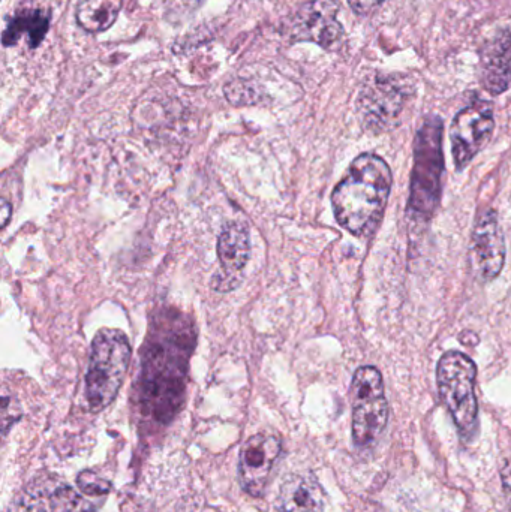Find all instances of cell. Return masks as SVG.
Masks as SVG:
<instances>
[{"label": "cell", "instance_id": "obj_1", "mask_svg": "<svg viewBox=\"0 0 511 512\" xmlns=\"http://www.w3.org/2000/svg\"><path fill=\"white\" fill-rule=\"evenodd\" d=\"M392 171L380 156L365 153L351 164L332 195L336 221L354 236H369L383 219Z\"/></svg>", "mask_w": 511, "mask_h": 512}, {"label": "cell", "instance_id": "obj_2", "mask_svg": "<svg viewBox=\"0 0 511 512\" xmlns=\"http://www.w3.org/2000/svg\"><path fill=\"white\" fill-rule=\"evenodd\" d=\"M131 343L123 331L102 328L96 333L86 375V397L93 412L104 411L122 387L131 361Z\"/></svg>", "mask_w": 511, "mask_h": 512}, {"label": "cell", "instance_id": "obj_3", "mask_svg": "<svg viewBox=\"0 0 511 512\" xmlns=\"http://www.w3.org/2000/svg\"><path fill=\"white\" fill-rule=\"evenodd\" d=\"M443 171V120L431 116L420 126L414 143L410 210L416 218L429 221L434 215L440 203Z\"/></svg>", "mask_w": 511, "mask_h": 512}, {"label": "cell", "instance_id": "obj_4", "mask_svg": "<svg viewBox=\"0 0 511 512\" xmlns=\"http://www.w3.org/2000/svg\"><path fill=\"white\" fill-rule=\"evenodd\" d=\"M476 376V364L461 352H447L438 363L437 381L441 399L465 441H471L479 427Z\"/></svg>", "mask_w": 511, "mask_h": 512}, {"label": "cell", "instance_id": "obj_5", "mask_svg": "<svg viewBox=\"0 0 511 512\" xmlns=\"http://www.w3.org/2000/svg\"><path fill=\"white\" fill-rule=\"evenodd\" d=\"M411 96L413 84L404 75H372L363 83L357 99L363 125L374 132L389 131L398 125Z\"/></svg>", "mask_w": 511, "mask_h": 512}, {"label": "cell", "instance_id": "obj_6", "mask_svg": "<svg viewBox=\"0 0 511 512\" xmlns=\"http://www.w3.org/2000/svg\"><path fill=\"white\" fill-rule=\"evenodd\" d=\"M353 439L357 447H369L383 435L389 421V403L384 393L383 376L372 366L354 373Z\"/></svg>", "mask_w": 511, "mask_h": 512}, {"label": "cell", "instance_id": "obj_7", "mask_svg": "<svg viewBox=\"0 0 511 512\" xmlns=\"http://www.w3.org/2000/svg\"><path fill=\"white\" fill-rule=\"evenodd\" d=\"M339 11L341 5L338 0H309L290 18L288 36L294 42H315L324 50H338L344 42Z\"/></svg>", "mask_w": 511, "mask_h": 512}, {"label": "cell", "instance_id": "obj_8", "mask_svg": "<svg viewBox=\"0 0 511 512\" xmlns=\"http://www.w3.org/2000/svg\"><path fill=\"white\" fill-rule=\"evenodd\" d=\"M282 453V442L278 436H252L240 450L239 483L248 495L261 498L266 495L273 469Z\"/></svg>", "mask_w": 511, "mask_h": 512}, {"label": "cell", "instance_id": "obj_9", "mask_svg": "<svg viewBox=\"0 0 511 512\" xmlns=\"http://www.w3.org/2000/svg\"><path fill=\"white\" fill-rule=\"evenodd\" d=\"M494 126V110L488 102H476L455 117L450 137L458 170L467 167L471 159L488 143Z\"/></svg>", "mask_w": 511, "mask_h": 512}, {"label": "cell", "instance_id": "obj_10", "mask_svg": "<svg viewBox=\"0 0 511 512\" xmlns=\"http://www.w3.org/2000/svg\"><path fill=\"white\" fill-rule=\"evenodd\" d=\"M480 83L491 95H501L511 84V32L498 30L480 51Z\"/></svg>", "mask_w": 511, "mask_h": 512}, {"label": "cell", "instance_id": "obj_11", "mask_svg": "<svg viewBox=\"0 0 511 512\" xmlns=\"http://www.w3.org/2000/svg\"><path fill=\"white\" fill-rule=\"evenodd\" d=\"M473 245L480 273L486 280H494L506 262V243L495 210L483 213L477 222Z\"/></svg>", "mask_w": 511, "mask_h": 512}, {"label": "cell", "instance_id": "obj_12", "mask_svg": "<svg viewBox=\"0 0 511 512\" xmlns=\"http://www.w3.org/2000/svg\"><path fill=\"white\" fill-rule=\"evenodd\" d=\"M326 508V493L312 474L287 477L276 499L278 512H326Z\"/></svg>", "mask_w": 511, "mask_h": 512}, {"label": "cell", "instance_id": "obj_13", "mask_svg": "<svg viewBox=\"0 0 511 512\" xmlns=\"http://www.w3.org/2000/svg\"><path fill=\"white\" fill-rule=\"evenodd\" d=\"M251 255V240H249L248 228L240 222H231L222 230L218 239V258L221 264L222 276H216V286L225 282L224 291L228 289V282H239V273H242Z\"/></svg>", "mask_w": 511, "mask_h": 512}, {"label": "cell", "instance_id": "obj_14", "mask_svg": "<svg viewBox=\"0 0 511 512\" xmlns=\"http://www.w3.org/2000/svg\"><path fill=\"white\" fill-rule=\"evenodd\" d=\"M69 490L54 480L33 481L12 501L6 512H54L62 507Z\"/></svg>", "mask_w": 511, "mask_h": 512}, {"label": "cell", "instance_id": "obj_15", "mask_svg": "<svg viewBox=\"0 0 511 512\" xmlns=\"http://www.w3.org/2000/svg\"><path fill=\"white\" fill-rule=\"evenodd\" d=\"M50 29V12L42 9H24L9 21L3 32V45L11 47L20 41L21 36H27L30 48H36Z\"/></svg>", "mask_w": 511, "mask_h": 512}, {"label": "cell", "instance_id": "obj_16", "mask_svg": "<svg viewBox=\"0 0 511 512\" xmlns=\"http://www.w3.org/2000/svg\"><path fill=\"white\" fill-rule=\"evenodd\" d=\"M123 0H80L77 21L89 33H101L116 23Z\"/></svg>", "mask_w": 511, "mask_h": 512}, {"label": "cell", "instance_id": "obj_17", "mask_svg": "<svg viewBox=\"0 0 511 512\" xmlns=\"http://www.w3.org/2000/svg\"><path fill=\"white\" fill-rule=\"evenodd\" d=\"M77 486L84 495L90 496V498H96V496L105 498L111 490V484L93 471L81 472L77 478Z\"/></svg>", "mask_w": 511, "mask_h": 512}, {"label": "cell", "instance_id": "obj_18", "mask_svg": "<svg viewBox=\"0 0 511 512\" xmlns=\"http://www.w3.org/2000/svg\"><path fill=\"white\" fill-rule=\"evenodd\" d=\"M383 2L384 0H348L353 11L360 15L371 14Z\"/></svg>", "mask_w": 511, "mask_h": 512}, {"label": "cell", "instance_id": "obj_19", "mask_svg": "<svg viewBox=\"0 0 511 512\" xmlns=\"http://www.w3.org/2000/svg\"><path fill=\"white\" fill-rule=\"evenodd\" d=\"M501 481H503L504 493H506L511 507V459L504 465L503 471H501Z\"/></svg>", "mask_w": 511, "mask_h": 512}, {"label": "cell", "instance_id": "obj_20", "mask_svg": "<svg viewBox=\"0 0 511 512\" xmlns=\"http://www.w3.org/2000/svg\"><path fill=\"white\" fill-rule=\"evenodd\" d=\"M12 209L9 206L8 201L2 200V228H5L8 225L9 216H11Z\"/></svg>", "mask_w": 511, "mask_h": 512}]
</instances>
